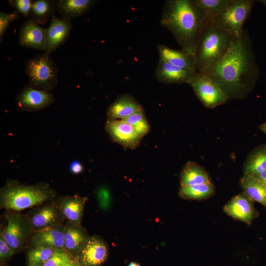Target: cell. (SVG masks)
Segmentation results:
<instances>
[{
	"label": "cell",
	"instance_id": "obj_1",
	"mask_svg": "<svg viewBox=\"0 0 266 266\" xmlns=\"http://www.w3.org/2000/svg\"><path fill=\"white\" fill-rule=\"evenodd\" d=\"M259 70L247 30L235 39L225 56L209 76L220 87L228 99H242L253 88Z\"/></svg>",
	"mask_w": 266,
	"mask_h": 266
},
{
	"label": "cell",
	"instance_id": "obj_2",
	"mask_svg": "<svg viewBox=\"0 0 266 266\" xmlns=\"http://www.w3.org/2000/svg\"><path fill=\"white\" fill-rule=\"evenodd\" d=\"M206 20L195 0H167L160 22L171 32L182 49L195 56L198 40Z\"/></svg>",
	"mask_w": 266,
	"mask_h": 266
},
{
	"label": "cell",
	"instance_id": "obj_3",
	"mask_svg": "<svg viewBox=\"0 0 266 266\" xmlns=\"http://www.w3.org/2000/svg\"><path fill=\"white\" fill-rule=\"evenodd\" d=\"M235 38L207 19L200 33L196 48L197 72L208 75L213 68L225 56Z\"/></svg>",
	"mask_w": 266,
	"mask_h": 266
},
{
	"label": "cell",
	"instance_id": "obj_4",
	"mask_svg": "<svg viewBox=\"0 0 266 266\" xmlns=\"http://www.w3.org/2000/svg\"><path fill=\"white\" fill-rule=\"evenodd\" d=\"M57 195L48 183L28 185L10 179L0 189V207L7 211L19 212L55 200Z\"/></svg>",
	"mask_w": 266,
	"mask_h": 266
},
{
	"label": "cell",
	"instance_id": "obj_5",
	"mask_svg": "<svg viewBox=\"0 0 266 266\" xmlns=\"http://www.w3.org/2000/svg\"><path fill=\"white\" fill-rule=\"evenodd\" d=\"M25 69L33 88L49 91L58 84V68L50 54L44 52L28 59Z\"/></svg>",
	"mask_w": 266,
	"mask_h": 266
},
{
	"label": "cell",
	"instance_id": "obj_6",
	"mask_svg": "<svg viewBox=\"0 0 266 266\" xmlns=\"http://www.w3.org/2000/svg\"><path fill=\"white\" fill-rule=\"evenodd\" d=\"M253 4L251 0H230L226 8L212 20L235 39H238L242 35L244 23Z\"/></svg>",
	"mask_w": 266,
	"mask_h": 266
},
{
	"label": "cell",
	"instance_id": "obj_7",
	"mask_svg": "<svg viewBox=\"0 0 266 266\" xmlns=\"http://www.w3.org/2000/svg\"><path fill=\"white\" fill-rule=\"evenodd\" d=\"M4 217L7 224L1 231L0 235L15 253L23 251L33 232L30 222L25 214L16 211H7Z\"/></svg>",
	"mask_w": 266,
	"mask_h": 266
},
{
	"label": "cell",
	"instance_id": "obj_8",
	"mask_svg": "<svg viewBox=\"0 0 266 266\" xmlns=\"http://www.w3.org/2000/svg\"><path fill=\"white\" fill-rule=\"evenodd\" d=\"M187 83L207 108H215L228 100L218 85L209 76L197 72Z\"/></svg>",
	"mask_w": 266,
	"mask_h": 266
},
{
	"label": "cell",
	"instance_id": "obj_9",
	"mask_svg": "<svg viewBox=\"0 0 266 266\" xmlns=\"http://www.w3.org/2000/svg\"><path fill=\"white\" fill-rule=\"evenodd\" d=\"M56 199L32 207L25 214L33 231L64 225L66 219L59 208Z\"/></svg>",
	"mask_w": 266,
	"mask_h": 266
},
{
	"label": "cell",
	"instance_id": "obj_10",
	"mask_svg": "<svg viewBox=\"0 0 266 266\" xmlns=\"http://www.w3.org/2000/svg\"><path fill=\"white\" fill-rule=\"evenodd\" d=\"M107 243L98 235L90 236L76 260L82 266H101L108 257Z\"/></svg>",
	"mask_w": 266,
	"mask_h": 266
},
{
	"label": "cell",
	"instance_id": "obj_11",
	"mask_svg": "<svg viewBox=\"0 0 266 266\" xmlns=\"http://www.w3.org/2000/svg\"><path fill=\"white\" fill-rule=\"evenodd\" d=\"M105 129L112 141L127 148H136L142 138L136 133L132 126L123 120L108 119Z\"/></svg>",
	"mask_w": 266,
	"mask_h": 266
},
{
	"label": "cell",
	"instance_id": "obj_12",
	"mask_svg": "<svg viewBox=\"0 0 266 266\" xmlns=\"http://www.w3.org/2000/svg\"><path fill=\"white\" fill-rule=\"evenodd\" d=\"M224 212L235 220L250 225L259 215L254 201L244 192L233 197L224 206Z\"/></svg>",
	"mask_w": 266,
	"mask_h": 266
},
{
	"label": "cell",
	"instance_id": "obj_13",
	"mask_svg": "<svg viewBox=\"0 0 266 266\" xmlns=\"http://www.w3.org/2000/svg\"><path fill=\"white\" fill-rule=\"evenodd\" d=\"M55 100L54 95L49 91L25 87L17 97L18 107L27 111L44 109Z\"/></svg>",
	"mask_w": 266,
	"mask_h": 266
},
{
	"label": "cell",
	"instance_id": "obj_14",
	"mask_svg": "<svg viewBox=\"0 0 266 266\" xmlns=\"http://www.w3.org/2000/svg\"><path fill=\"white\" fill-rule=\"evenodd\" d=\"M19 44L24 47L44 51L46 42V29L32 19L23 23L18 34Z\"/></svg>",
	"mask_w": 266,
	"mask_h": 266
},
{
	"label": "cell",
	"instance_id": "obj_15",
	"mask_svg": "<svg viewBox=\"0 0 266 266\" xmlns=\"http://www.w3.org/2000/svg\"><path fill=\"white\" fill-rule=\"evenodd\" d=\"M72 24L70 20L53 15L49 27L46 29V42L44 50L48 54L55 51L68 39Z\"/></svg>",
	"mask_w": 266,
	"mask_h": 266
},
{
	"label": "cell",
	"instance_id": "obj_16",
	"mask_svg": "<svg viewBox=\"0 0 266 266\" xmlns=\"http://www.w3.org/2000/svg\"><path fill=\"white\" fill-rule=\"evenodd\" d=\"M157 50L159 60L164 61L193 75L198 72L195 56L182 49H174L164 44H158Z\"/></svg>",
	"mask_w": 266,
	"mask_h": 266
},
{
	"label": "cell",
	"instance_id": "obj_17",
	"mask_svg": "<svg viewBox=\"0 0 266 266\" xmlns=\"http://www.w3.org/2000/svg\"><path fill=\"white\" fill-rule=\"evenodd\" d=\"M89 237L87 231L81 225L70 221L64 224V248L76 260Z\"/></svg>",
	"mask_w": 266,
	"mask_h": 266
},
{
	"label": "cell",
	"instance_id": "obj_18",
	"mask_svg": "<svg viewBox=\"0 0 266 266\" xmlns=\"http://www.w3.org/2000/svg\"><path fill=\"white\" fill-rule=\"evenodd\" d=\"M64 225L33 231L26 248L44 245L54 248L64 249Z\"/></svg>",
	"mask_w": 266,
	"mask_h": 266
},
{
	"label": "cell",
	"instance_id": "obj_19",
	"mask_svg": "<svg viewBox=\"0 0 266 266\" xmlns=\"http://www.w3.org/2000/svg\"><path fill=\"white\" fill-rule=\"evenodd\" d=\"M88 200L86 197L78 195L61 196L56 199L57 204L67 221L81 225L84 206Z\"/></svg>",
	"mask_w": 266,
	"mask_h": 266
},
{
	"label": "cell",
	"instance_id": "obj_20",
	"mask_svg": "<svg viewBox=\"0 0 266 266\" xmlns=\"http://www.w3.org/2000/svg\"><path fill=\"white\" fill-rule=\"evenodd\" d=\"M143 108L129 94L121 95L108 107L107 115L111 120H123Z\"/></svg>",
	"mask_w": 266,
	"mask_h": 266
},
{
	"label": "cell",
	"instance_id": "obj_21",
	"mask_svg": "<svg viewBox=\"0 0 266 266\" xmlns=\"http://www.w3.org/2000/svg\"><path fill=\"white\" fill-rule=\"evenodd\" d=\"M194 75L164 61L159 60L155 71L156 79L168 84L187 83Z\"/></svg>",
	"mask_w": 266,
	"mask_h": 266
},
{
	"label": "cell",
	"instance_id": "obj_22",
	"mask_svg": "<svg viewBox=\"0 0 266 266\" xmlns=\"http://www.w3.org/2000/svg\"><path fill=\"white\" fill-rule=\"evenodd\" d=\"M206 171L197 163L189 161L184 166L180 173L181 188L211 183Z\"/></svg>",
	"mask_w": 266,
	"mask_h": 266
},
{
	"label": "cell",
	"instance_id": "obj_23",
	"mask_svg": "<svg viewBox=\"0 0 266 266\" xmlns=\"http://www.w3.org/2000/svg\"><path fill=\"white\" fill-rule=\"evenodd\" d=\"M96 1L93 0H59L56 1L57 10L62 18L70 20L85 14Z\"/></svg>",
	"mask_w": 266,
	"mask_h": 266
},
{
	"label": "cell",
	"instance_id": "obj_24",
	"mask_svg": "<svg viewBox=\"0 0 266 266\" xmlns=\"http://www.w3.org/2000/svg\"><path fill=\"white\" fill-rule=\"evenodd\" d=\"M240 185L243 192L253 201H256L266 208V185L252 175H243L240 179Z\"/></svg>",
	"mask_w": 266,
	"mask_h": 266
},
{
	"label": "cell",
	"instance_id": "obj_25",
	"mask_svg": "<svg viewBox=\"0 0 266 266\" xmlns=\"http://www.w3.org/2000/svg\"><path fill=\"white\" fill-rule=\"evenodd\" d=\"M57 10L56 1L52 0H33L30 17L39 25H44L50 16Z\"/></svg>",
	"mask_w": 266,
	"mask_h": 266
},
{
	"label": "cell",
	"instance_id": "obj_26",
	"mask_svg": "<svg viewBox=\"0 0 266 266\" xmlns=\"http://www.w3.org/2000/svg\"><path fill=\"white\" fill-rule=\"evenodd\" d=\"M266 170V146L257 148L247 157L243 166V175H254Z\"/></svg>",
	"mask_w": 266,
	"mask_h": 266
},
{
	"label": "cell",
	"instance_id": "obj_27",
	"mask_svg": "<svg viewBox=\"0 0 266 266\" xmlns=\"http://www.w3.org/2000/svg\"><path fill=\"white\" fill-rule=\"evenodd\" d=\"M215 187L212 182L180 188L179 196L187 200H201L213 195Z\"/></svg>",
	"mask_w": 266,
	"mask_h": 266
},
{
	"label": "cell",
	"instance_id": "obj_28",
	"mask_svg": "<svg viewBox=\"0 0 266 266\" xmlns=\"http://www.w3.org/2000/svg\"><path fill=\"white\" fill-rule=\"evenodd\" d=\"M27 258L28 265L38 264L43 265L54 254V248L40 245L28 247Z\"/></svg>",
	"mask_w": 266,
	"mask_h": 266
},
{
	"label": "cell",
	"instance_id": "obj_29",
	"mask_svg": "<svg viewBox=\"0 0 266 266\" xmlns=\"http://www.w3.org/2000/svg\"><path fill=\"white\" fill-rule=\"evenodd\" d=\"M207 19H213L227 6L230 0H195Z\"/></svg>",
	"mask_w": 266,
	"mask_h": 266
},
{
	"label": "cell",
	"instance_id": "obj_30",
	"mask_svg": "<svg viewBox=\"0 0 266 266\" xmlns=\"http://www.w3.org/2000/svg\"><path fill=\"white\" fill-rule=\"evenodd\" d=\"M133 126L136 133L141 138L148 133L150 128L143 109L123 119Z\"/></svg>",
	"mask_w": 266,
	"mask_h": 266
},
{
	"label": "cell",
	"instance_id": "obj_31",
	"mask_svg": "<svg viewBox=\"0 0 266 266\" xmlns=\"http://www.w3.org/2000/svg\"><path fill=\"white\" fill-rule=\"evenodd\" d=\"M76 260L65 249L56 248L51 256L42 266H62Z\"/></svg>",
	"mask_w": 266,
	"mask_h": 266
},
{
	"label": "cell",
	"instance_id": "obj_32",
	"mask_svg": "<svg viewBox=\"0 0 266 266\" xmlns=\"http://www.w3.org/2000/svg\"><path fill=\"white\" fill-rule=\"evenodd\" d=\"M20 13L16 10L11 13L0 12V41L2 42L8 27L12 22L16 20Z\"/></svg>",
	"mask_w": 266,
	"mask_h": 266
},
{
	"label": "cell",
	"instance_id": "obj_33",
	"mask_svg": "<svg viewBox=\"0 0 266 266\" xmlns=\"http://www.w3.org/2000/svg\"><path fill=\"white\" fill-rule=\"evenodd\" d=\"M9 4L15 8L25 18L30 16L33 0H10Z\"/></svg>",
	"mask_w": 266,
	"mask_h": 266
},
{
	"label": "cell",
	"instance_id": "obj_34",
	"mask_svg": "<svg viewBox=\"0 0 266 266\" xmlns=\"http://www.w3.org/2000/svg\"><path fill=\"white\" fill-rule=\"evenodd\" d=\"M15 254L14 251L0 235V261L1 264Z\"/></svg>",
	"mask_w": 266,
	"mask_h": 266
},
{
	"label": "cell",
	"instance_id": "obj_35",
	"mask_svg": "<svg viewBox=\"0 0 266 266\" xmlns=\"http://www.w3.org/2000/svg\"><path fill=\"white\" fill-rule=\"evenodd\" d=\"M69 169L72 173L77 174L82 172L83 166L79 162L74 161L70 164Z\"/></svg>",
	"mask_w": 266,
	"mask_h": 266
},
{
	"label": "cell",
	"instance_id": "obj_36",
	"mask_svg": "<svg viewBox=\"0 0 266 266\" xmlns=\"http://www.w3.org/2000/svg\"><path fill=\"white\" fill-rule=\"evenodd\" d=\"M252 175L266 185V170L261 173Z\"/></svg>",
	"mask_w": 266,
	"mask_h": 266
},
{
	"label": "cell",
	"instance_id": "obj_37",
	"mask_svg": "<svg viewBox=\"0 0 266 266\" xmlns=\"http://www.w3.org/2000/svg\"><path fill=\"white\" fill-rule=\"evenodd\" d=\"M62 266H82L79 262L77 260H74L71 262L65 264Z\"/></svg>",
	"mask_w": 266,
	"mask_h": 266
},
{
	"label": "cell",
	"instance_id": "obj_38",
	"mask_svg": "<svg viewBox=\"0 0 266 266\" xmlns=\"http://www.w3.org/2000/svg\"><path fill=\"white\" fill-rule=\"evenodd\" d=\"M260 129L266 134V123L262 124L260 126Z\"/></svg>",
	"mask_w": 266,
	"mask_h": 266
},
{
	"label": "cell",
	"instance_id": "obj_39",
	"mask_svg": "<svg viewBox=\"0 0 266 266\" xmlns=\"http://www.w3.org/2000/svg\"><path fill=\"white\" fill-rule=\"evenodd\" d=\"M128 266H141V265L138 263L131 262L129 264Z\"/></svg>",
	"mask_w": 266,
	"mask_h": 266
},
{
	"label": "cell",
	"instance_id": "obj_40",
	"mask_svg": "<svg viewBox=\"0 0 266 266\" xmlns=\"http://www.w3.org/2000/svg\"><path fill=\"white\" fill-rule=\"evenodd\" d=\"M260 2L262 3L265 6H266V0H259Z\"/></svg>",
	"mask_w": 266,
	"mask_h": 266
},
{
	"label": "cell",
	"instance_id": "obj_41",
	"mask_svg": "<svg viewBox=\"0 0 266 266\" xmlns=\"http://www.w3.org/2000/svg\"><path fill=\"white\" fill-rule=\"evenodd\" d=\"M28 266H42V265L38 264H30L28 265Z\"/></svg>",
	"mask_w": 266,
	"mask_h": 266
}]
</instances>
